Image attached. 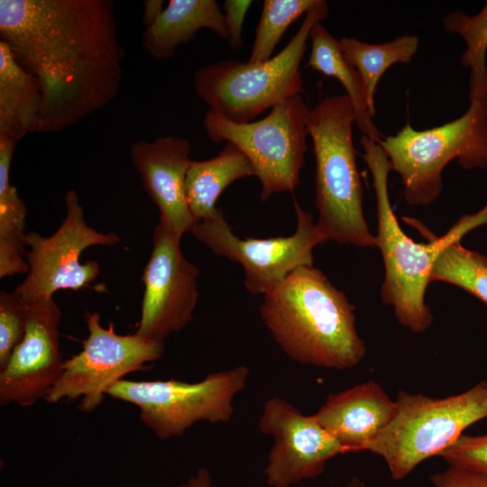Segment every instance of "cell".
Returning <instances> with one entry per match:
<instances>
[{"label":"cell","mask_w":487,"mask_h":487,"mask_svg":"<svg viewBox=\"0 0 487 487\" xmlns=\"http://www.w3.org/2000/svg\"><path fill=\"white\" fill-rule=\"evenodd\" d=\"M0 37L40 85L37 133H56L118 95L124 51L111 0H0Z\"/></svg>","instance_id":"1"},{"label":"cell","mask_w":487,"mask_h":487,"mask_svg":"<svg viewBox=\"0 0 487 487\" xmlns=\"http://www.w3.org/2000/svg\"><path fill=\"white\" fill-rule=\"evenodd\" d=\"M260 314L280 348L299 363L345 370L366 354L354 306L313 265L299 267L264 293Z\"/></svg>","instance_id":"2"},{"label":"cell","mask_w":487,"mask_h":487,"mask_svg":"<svg viewBox=\"0 0 487 487\" xmlns=\"http://www.w3.org/2000/svg\"><path fill=\"white\" fill-rule=\"evenodd\" d=\"M363 158L371 172L376 197V247L384 263V280L380 295L391 306L398 322L415 333L425 332L433 323V315L426 303V291L431 282L435 260L444 245L458 234L487 224V205L478 213L463 216L441 237L433 234L419 220L402 217L416 228L428 243H417L400 226L391 205L388 179L391 163L381 145L362 135Z\"/></svg>","instance_id":"3"},{"label":"cell","mask_w":487,"mask_h":487,"mask_svg":"<svg viewBox=\"0 0 487 487\" xmlns=\"http://www.w3.org/2000/svg\"><path fill=\"white\" fill-rule=\"evenodd\" d=\"M354 123V108L346 95L325 97L310 110L308 131L316 165V226L325 241L376 247V238L363 215Z\"/></svg>","instance_id":"4"},{"label":"cell","mask_w":487,"mask_h":487,"mask_svg":"<svg viewBox=\"0 0 487 487\" xmlns=\"http://www.w3.org/2000/svg\"><path fill=\"white\" fill-rule=\"evenodd\" d=\"M329 13L326 1L317 0L289 43L262 63L225 60L198 69L195 90L209 110L238 124L252 122L262 112L300 94L299 69L313 26Z\"/></svg>","instance_id":"5"},{"label":"cell","mask_w":487,"mask_h":487,"mask_svg":"<svg viewBox=\"0 0 487 487\" xmlns=\"http://www.w3.org/2000/svg\"><path fill=\"white\" fill-rule=\"evenodd\" d=\"M400 178L412 207H426L443 190L442 171L453 160L464 170L487 168V103L470 101L460 117L417 131L409 124L378 142Z\"/></svg>","instance_id":"6"},{"label":"cell","mask_w":487,"mask_h":487,"mask_svg":"<svg viewBox=\"0 0 487 487\" xmlns=\"http://www.w3.org/2000/svg\"><path fill=\"white\" fill-rule=\"evenodd\" d=\"M391 423L363 450L381 456L395 480L422 461L439 455L463 431L487 418V381L446 398L400 391Z\"/></svg>","instance_id":"7"},{"label":"cell","mask_w":487,"mask_h":487,"mask_svg":"<svg viewBox=\"0 0 487 487\" xmlns=\"http://www.w3.org/2000/svg\"><path fill=\"white\" fill-rule=\"evenodd\" d=\"M310 110L298 94L255 122L234 123L208 109L203 126L213 142L225 141L245 154L261 182V200L266 201L276 193L292 192L299 185Z\"/></svg>","instance_id":"8"},{"label":"cell","mask_w":487,"mask_h":487,"mask_svg":"<svg viewBox=\"0 0 487 487\" xmlns=\"http://www.w3.org/2000/svg\"><path fill=\"white\" fill-rule=\"evenodd\" d=\"M249 376L250 369L239 365L209 373L197 382L123 379L107 395L135 405L142 423L159 439L166 440L200 421L229 422L234 412V399L245 388Z\"/></svg>","instance_id":"9"},{"label":"cell","mask_w":487,"mask_h":487,"mask_svg":"<svg viewBox=\"0 0 487 487\" xmlns=\"http://www.w3.org/2000/svg\"><path fill=\"white\" fill-rule=\"evenodd\" d=\"M97 312L87 313L88 335L82 350L64 361L61 373L45 401L80 400L79 409L94 411L107 395L108 390L131 372L148 368L164 352L163 342L143 338L135 333L118 335L114 324L101 326Z\"/></svg>","instance_id":"10"},{"label":"cell","mask_w":487,"mask_h":487,"mask_svg":"<svg viewBox=\"0 0 487 487\" xmlns=\"http://www.w3.org/2000/svg\"><path fill=\"white\" fill-rule=\"evenodd\" d=\"M65 205L66 216L52 235L44 237L34 231L25 234L30 271L14 291L27 304L52 299L59 289L78 290L88 286L99 274V264L92 260L81 263V253L89 246H111L120 242L116 234L99 233L87 225L75 190L66 192Z\"/></svg>","instance_id":"11"},{"label":"cell","mask_w":487,"mask_h":487,"mask_svg":"<svg viewBox=\"0 0 487 487\" xmlns=\"http://www.w3.org/2000/svg\"><path fill=\"white\" fill-rule=\"evenodd\" d=\"M294 207L297 229L287 237L242 240L233 233L220 208L197 223L190 232L212 253L243 267L249 293L264 294L299 267L313 265V248L326 242L313 216L296 200Z\"/></svg>","instance_id":"12"},{"label":"cell","mask_w":487,"mask_h":487,"mask_svg":"<svg viewBox=\"0 0 487 487\" xmlns=\"http://www.w3.org/2000/svg\"><path fill=\"white\" fill-rule=\"evenodd\" d=\"M180 239L159 223L143 269L144 294L136 335L164 342L192 319L198 299V268L183 255Z\"/></svg>","instance_id":"13"},{"label":"cell","mask_w":487,"mask_h":487,"mask_svg":"<svg viewBox=\"0 0 487 487\" xmlns=\"http://www.w3.org/2000/svg\"><path fill=\"white\" fill-rule=\"evenodd\" d=\"M258 427L274 439L264 470L270 487H291L318 476L329 459L346 453L313 415L280 397L265 401Z\"/></svg>","instance_id":"14"},{"label":"cell","mask_w":487,"mask_h":487,"mask_svg":"<svg viewBox=\"0 0 487 487\" xmlns=\"http://www.w3.org/2000/svg\"><path fill=\"white\" fill-rule=\"evenodd\" d=\"M29 305L24 335L0 370V405H34L45 399L64 363L60 350L61 312L53 299Z\"/></svg>","instance_id":"15"},{"label":"cell","mask_w":487,"mask_h":487,"mask_svg":"<svg viewBox=\"0 0 487 487\" xmlns=\"http://www.w3.org/2000/svg\"><path fill=\"white\" fill-rule=\"evenodd\" d=\"M189 152L188 140L176 135L137 141L130 150L143 188L159 208V223L179 239L197 224L185 192L186 176L192 161Z\"/></svg>","instance_id":"16"},{"label":"cell","mask_w":487,"mask_h":487,"mask_svg":"<svg viewBox=\"0 0 487 487\" xmlns=\"http://www.w3.org/2000/svg\"><path fill=\"white\" fill-rule=\"evenodd\" d=\"M395 414V400L379 383L368 381L329 395L313 417L347 453L363 451Z\"/></svg>","instance_id":"17"},{"label":"cell","mask_w":487,"mask_h":487,"mask_svg":"<svg viewBox=\"0 0 487 487\" xmlns=\"http://www.w3.org/2000/svg\"><path fill=\"white\" fill-rule=\"evenodd\" d=\"M202 28L226 40L224 14L216 1L170 0L155 23L145 28L142 43L155 60L170 59Z\"/></svg>","instance_id":"18"},{"label":"cell","mask_w":487,"mask_h":487,"mask_svg":"<svg viewBox=\"0 0 487 487\" xmlns=\"http://www.w3.org/2000/svg\"><path fill=\"white\" fill-rule=\"evenodd\" d=\"M41 102L38 80L0 41V137L17 142L28 133H37Z\"/></svg>","instance_id":"19"},{"label":"cell","mask_w":487,"mask_h":487,"mask_svg":"<svg viewBox=\"0 0 487 487\" xmlns=\"http://www.w3.org/2000/svg\"><path fill=\"white\" fill-rule=\"evenodd\" d=\"M256 176L254 167L235 145L226 142L214 158L192 161L188 170L185 192L188 209L197 223L211 216L216 200L234 181Z\"/></svg>","instance_id":"20"},{"label":"cell","mask_w":487,"mask_h":487,"mask_svg":"<svg viewBox=\"0 0 487 487\" xmlns=\"http://www.w3.org/2000/svg\"><path fill=\"white\" fill-rule=\"evenodd\" d=\"M16 143L0 138V278L30 271L23 259L27 209L16 188L9 182Z\"/></svg>","instance_id":"21"},{"label":"cell","mask_w":487,"mask_h":487,"mask_svg":"<svg viewBox=\"0 0 487 487\" xmlns=\"http://www.w3.org/2000/svg\"><path fill=\"white\" fill-rule=\"evenodd\" d=\"M311 51L306 67L335 78L345 89L355 116V124L363 135L379 142L381 133L372 122L360 74L345 59L339 40H336L322 24L316 23L310 32Z\"/></svg>","instance_id":"22"},{"label":"cell","mask_w":487,"mask_h":487,"mask_svg":"<svg viewBox=\"0 0 487 487\" xmlns=\"http://www.w3.org/2000/svg\"><path fill=\"white\" fill-rule=\"evenodd\" d=\"M341 51L347 62L361 76L372 118L376 115L375 93L378 82L384 72L393 64L409 63L418 50L419 40L406 34L381 44L363 42L355 37H342Z\"/></svg>","instance_id":"23"},{"label":"cell","mask_w":487,"mask_h":487,"mask_svg":"<svg viewBox=\"0 0 487 487\" xmlns=\"http://www.w3.org/2000/svg\"><path fill=\"white\" fill-rule=\"evenodd\" d=\"M443 25L446 31L460 35L466 43V50L460 63L470 69L469 101L487 103V1L475 15L455 10L447 14Z\"/></svg>","instance_id":"24"},{"label":"cell","mask_w":487,"mask_h":487,"mask_svg":"<svg viewBox=\"0 0 487 487\" xmlns=\"http://www.w3.org/2000/svg\"><path fill=\"white\" fill-rule=\"evenodd\" d=\"M464 234H456L440 250L430 279L457 286L487 304V256L464 247Z\"/></svg>","instance_id":"25"},{"label":"cell","mask_w":487,"mask_h":487,"mask_svg":"<svg viewBox=\"0 0 487 487\" xmlns=\"http://www.w3.org/2000/svg\"><path fill=\"white\" fill-rule=\"evenodd\" d=\"M317 0H265L255 31L250 63L271 59L274 49L289 26L311 10Z\"/></svg>","instance_id":"26"},{"label":"cell","mask_w":487,"mask_h":487,"mask_svg":"<svg viewBox=\"0 0 487 487\" xmlns=\"http://www.w3.org/2000/svg\"><path fill=\"white\" fill-rule=\"evenodd\" d=\"M29 305L15 292L0 293V370L23 339L28 321Z\"/></svg>","instance_id":"27"},{"label":"cell","mask_w":487,"mask_h":487,"mask_svg":"<svg viewBox=\"0 0 487 487\" xmlns=\"http://www.w3.org/2000/svg\"><path fill=\"white\" fill-rule=\"evenodd\" d=\"M450 467L487 475V434L462 435L440 455Z\"/></svg>","instance_id":"28"},{"label":"cell","mask_w":487,"mask_h":487,"mask_svg":"<svg viewBox=\"0 0 487 487\" xmlns=\"http://www.w3.org/2000/svg\"><path fill=\"white\" fill-rule=\"evenodd\" d=\"M252 3L249 0H225L223 5L226 41L233 50L243 47V24Z\"/></svg>","instance_id":"29"},{"label":"cell","mask_w":487,"mask_h":487,"mask_svg":"<svg viewBox=\"0 0 487 487\" xmlns=\"http://www.w3.org/2000/svg\"><path fill=\"white\" fill-rule=\"evenodd\" d=\"M433 487H487V475L455 467L431 476Z\"/></svg>","instance_id":"30"},{"label":"cell","mask_w":487,"mask_h":487,"mask_svg":"<svg viewBox=\"0 0 487 487\" xmlns=\"http://www.w3.org/2000/svg\"><path fill=\"white\" fill-rule=\"evenodd\" d=\"M163 1L148 0L144 2L143 23L145 28L151 26L161 14Z\"/></svg>","instance_id":"31"},{"label":"cell","mask_w":487,"mask_h":487,"mask_svg":"<svg viewBox=\"0 0 487 487\" xmlns=\"http://www.w3.org/2000/svg\"><path fill=\"white\" fill-rule=\"evenodd\" d=\"M211 476L207 469L198 468L194 476L180 484L179 487H211Z\"/></svg>","instance_id":"32"}]
</instances>
